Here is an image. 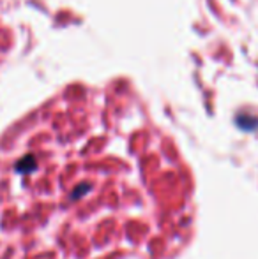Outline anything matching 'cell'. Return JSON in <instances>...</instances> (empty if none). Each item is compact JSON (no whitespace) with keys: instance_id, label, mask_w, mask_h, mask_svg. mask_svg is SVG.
<instances>
[{"instance_id":"6da1fadb","label":"cell","mask_w":258,"mask_h":259,"mask_svg":"<svg viewBox=\"0 0 258 259\" xmlns=\"http://www.w3.org/2000/svg\"><path fill=\"white\" fill-rule=\"evenodd\" d=\"M9 259L161 257L184 242L191 185L175 175L55 164L28 148L0 180Z\"/></svg>"}]
</instances>
